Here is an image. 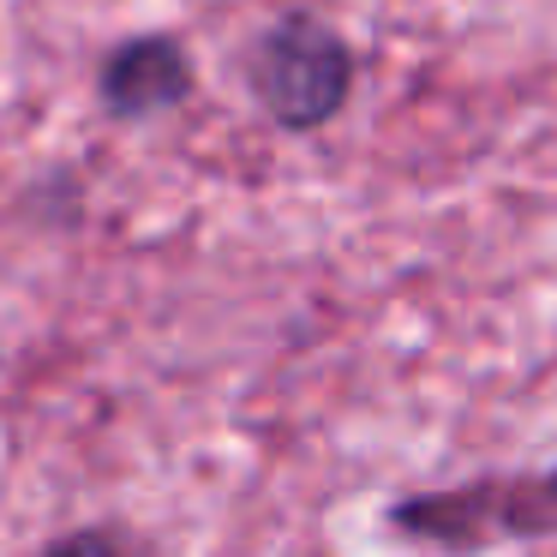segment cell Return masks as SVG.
I'll use <instances>...</instances> for the list:
<instances>
[{
	"label": "cell",
	"instance_id": "6da1fadb",
	"mask_svg": "<svg viewBox=\"0 0 557 557\" xmlns=\"http://www.w3.org/2000/svg\"><path fill=\"white\" fill-rule=\"evenodd\" d=\"M252 97L282 133H318L354 90V49L312 13H282L252 42Z\"/></svg>",
	"mask_w": 557,
	"mask_h": 557
},
{
	"label": "cell",
	"instance_id": "7a4b0ae2",
	"mask_svg": "<svg viewBox=\"0 0 557 557\" xmlns=\"http://www.w3.org/2000/svg\"><path fill=\"white\" fill-rule=\"evenodd\" d=\"M401 533L432 540L444 552H480L492 540H540L557 533V473H509L461 492H425L389 509Z\"/></svg>",
	"mask_w": 557,
	"mask_h": 557
},
{
	"label": "cell",
	"instance_id": "3957f363",
	"mask_svg": "<svg viewBox=\"0 0 557 557\" xmlns=\"http://www.w3.org/2000/svg\"><path fill=\"white\" fill-rule=\"evenodd\" d=\"M97 97L114 121H145V114H169L193 97V54L174 37H133L109 49L97 73Z\"/></svg>",
	"mask_w": 557,
	"mask_h": 557
},
{
	"label": "cell",
	"instance_id": "277c9868",
	"mask_svg": "<svg viewBox=\"0 0 557 557\" xmlns=\"http://www.w3.org/2000/svg\"><path fill=\"white\" fill-rule=\"evenodd\" d=\"M49 557H121V545H114V533L85 528V533H66V540H54Z\"/></svg>",
	"mask_w": 557,
	"mask_h": 557
}]
</instances>
